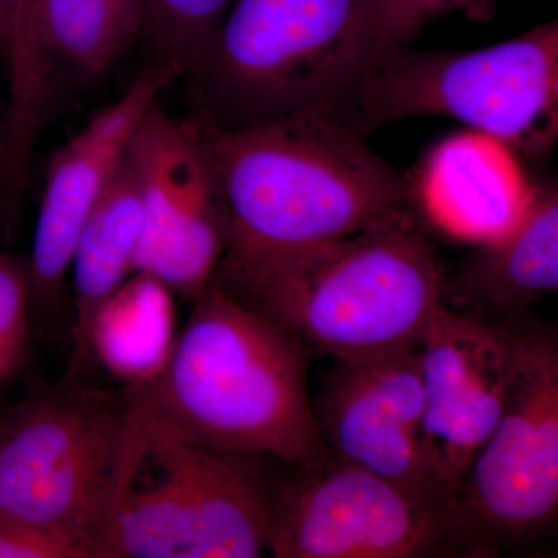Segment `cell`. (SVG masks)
Wrapping results in <instances>:
<instances>
[{"instance_id": "6da1fadb", "label": "cell", "mask_w": 558, "mask_h": 558, "mask_svg": "<svg viewBox=\"0 0 558 558\" xmlns=\"http://www.w3.org/2000/svg\"><path fill=\"white\" fill-rule=\"evenodd\" d=\"M186 120L222 219L215 278L266 269L416 209L409 180L329 117L296 113L236 130Z\"/></svg>"}, {"instance_id": "7a4b0ae2", "label": "cell", "mask_w": 558, "mask_h": 558, "mask_svg": "<svg viewBox=\"0 0 558 558\" xmlns=\"http://www.w3.org/2000/svg\"><path fill=\"white\" fill-rule=\"evenodd\" d=\"M168 365L134 405L186 438L263 454L281 464L319 461L307 387L310 349L213 281L196 300Z\"/></svg>"}, {"instance_id": "3957f363", "label": "cell", "mask_w": 558, "mask_h": 558, "mask_svg": "<svg viewBox=\"0 0 558 558\" xmlns=\"http://www.w3.org/2000/svg\"><path fill=\"white\" fill-rule=\"evenodd\" d=\"M391 44L376 0H233L183 76L191 116L236 130L310 112L352 130L360 86Z\"/></svg>"}, {"instance_id": "277c9868", "label": "cell", "mask_w": 558, "mask_h": 558, "mask_svg": "<svg viewBox=\"0 0 558 558\" xmlns=\"http://www.w3.org/2000/svg\"><path fill=\"white\" fill-rule=\"evenodd\" d=\"M442 279L411 209L347 240L215 281L310 351L357 360L416 348L442 306Z\"/></svg>"}, {"instance_id": "5b68a950", "label": "cell", "mask_w": 558, "mask_h": 558, "mask_svg": "<svg viewBox=\"0 0 558 558\" xmlns=\"http://www.w3.org/2000/svg\"><path fill=\"white\" fill-rule=\"evenodd\" d=\"M277 464L186 438L130 402L95 558L266 556Z\"/></svg>"}, {"instance_id": "8992f818", "label": "cell", "mask_w": 558, "mask_h": 558, "mask_svg": "<svg viewBox=\"0 0 558 558\" xmlns=\"http://www.w3.org/2000/svg\"><path fill=\"white\" fill-rule=\"evenodd\" d=\"M433 116L515 153L549 154L558 137V21L473 51L385 47L355 97L354 131L366 138L396 121Z\"/></svg>"}, {"instance_id": "52a82bcc", "label": "cell", "mask_w": 558, "mask_h": 558, "mask_svg": "<svg viewBox=\"0 0 558 558\" xmlns=\"http://www.w3.org/2000/svg\"><path fill=\"white\" fill-rule=\"evenodd\" d=\"M130 422L124 392L69 380L0 424V520L80 543L95 558Z\"/></svg>"}, {"instance_id": "ba28073f", "label": "cell", "mask_w": 558, "mask_h": 558, "mask_svg": "<svg viewBox=\"0 0 558 558\" xmlns=\"http://www.w3.org/2000/svg\"><path fill=\"white\" fill-rule=\"evenodd\" d=\"M457 557L526 546L558 512V348L532 326L505 413L449 499Z\"/></svg>"}, {"instance_id": "9c48e42d", "label": "cell", "mask_w": 558, "mask_h": 558, "mask_svg": "<svg viewBox=\"0 0 558 558\" xmlns=\"http://www.w3.org/2000/svg\"><path fill=\"white\" fill-rule=\"evenodd\" d=\"M288 469L271 499V557H457L446 499L411 494L330 454Z\"/></svg>"}, {"instance_id": "30bf717a", "label": "cell", "mask_w": 558, "mask_h": 558, "mask_svg": "<svg viewBox=\"0 0 558 558\" xmlns=\"http://www.w3.org/2000/svg\"><path fill=\"white\" fill-rule=\"evenodd\" d=\"M520 322L440 306L417 344L424 387V451L451 498L505 413L532 330Z\"/></svg>"}, {"instance_id": "8fae6325", "label": "cell", "mask_w": 558, "mask_h": 558, "mask_svg": "<svg viewBox=\"0 0 558 558\" xmlns=\"http://www.w3.org/2000/svg\"><path fill=\"white\" fill-rule=\"evenodd\" d=\"M140 191L143 229L135 271L160 279L186 301L215 281L226 248L207 160L189 120L154 102L128 146Z\"/></svg>"}, {"instance_id": "7c38bea8", "label": "cell", "mask_w": 558, "mask_h": 558, "mask_svg": "<svg viewBox=\"0 0 558 558\" xmlns=\"http://www.w3.org/2000/svg\"><path fill=\"white\" fill-rule=\"evenodd\" d=\"M314 402L323 446L343 464L411 494L446 499L424 451V387L416 348L333 360Z\"/></svg>"}, {"instance_id": "4fadbf2b", "label": "cell", "mask_w": 558, "mask_h": 558, "mask_svg": "<svg viewBox=\"0 0 558 558\" xmlns=\"http://www.w3.org/2000/svg\"><path fill=\"white\" fill-rule=\"evenodd\" d=\"M180 78L183 72L175 65L148 62L116 101L95 113L78 134L54 150L27 258L33 318L60 306L84 223L126 156L140 120Z\"/></svg>"}, {"instance_id": "5bb4252c", "label": "cell", "mask_w": 558, "mask_h": 558, "mask_svg": "<svg viewBox=\"0 0 558 558\" xmlns=\"http://www.w3.org/2000/svg\"><path fill=\"white\" fill-rule=\"evenodd\" d=\"M532 190L515 150L472 130L438 143L411 186L417 213L444 233L476 245L508 231Z\"/></svg>"}, {"instance_id": "9a60e30c", "label": "cell", "mask_w": 558, "mask_h": 558, "mask_svg": "<svg viewBox=\"0 0 558 558\" xmlns=\"http://www.w3.org/2000/svg\"><path fill=\"white\" fill-rule=\"evenodd\" d=\"M558 288V191L534 186L519 220L480 244L453 274H444L442 304L488 318L520 322Z\"/></svg>"}, {"instance_id": "2e32d148", "label": "cell", "mask_w": 558, "mask_h": 558, "mask_svg": "<svg viewBox=\"0 0 558 558\" xmlns=\"http://www.w3.org/2000/svg\"><path fill=\"white\" fill-rule=\"evenodd\" d=\"M142 229V191L126 150L119 170L84 223L70 260L73 319L69 380H75L90 362L89 329L95 312L135 274Z\"/></svg>"}, {"instance_id": "e0dca14e", "label": "cell", "mask_w": 558, "mask_h": 558, "mask_svg": "<svg viewBox=\"0 0 558 558\" xmlns=\"http://www.w3.org/2000/svg\"><path fill=\"white\" fill-rule=\"evenodd\" d=\"M179 296L160 279L135 271L92 318L89 355L124 391L148 387L179 339Z\"/></svg>"}, {"instance_id": "ac0fdd59", "label": "cell", "mask_w": 558, "mask_h": 558, "mask_svg": "<svg viewBox=\"0 0 558 558\" xmlns=\"http://www.w3.org/2000/svg\"><path fill=\"white\" fill-rule=\"evenodd\" d=\"M43 24L53 60L86 75H105L135 40L109 0H43Z\"/></svg>"}, {"instance_id": "d6986e66", "label": "cell", "mask_w": 558, "mask_h": 558, "mask_svg": "<svg viewBox=\"0 0 558 558\" xmlns=\"http://www.w3.org/2000/svg\"><path fill=\"white\" fill-rule=\"evenodd\" d=\"M233 0H143L140 40L149 62L175 65L183 76L196 64Z\"/></svg>"}, {"instance_id": "ffe728a7", "label": "cell", "mask_w": 558, "mask_h": 558, "mask_svg": "<svg viewBox=\"0 0 558 558\" xmlns=\"http://www.w3.org/2000/svg\"><path fill=\"white\" fill-rule=\"evenodd\" d=\"M7 22L9 89L33 97L49 87L53 57L43 24V0H2Z\"/></svg>"}, {"instance_id": "44dd1931", "label": "cell", "mask_w": 558, "mask_h": 558, "mask_svg": "<svg viewBox=\"0 0 558 558\" xmlns=\"http://www.w3.org/2000/svg\"><path fill=\"white\" fill-rule=\"evenodd\" d=\"M32 330L27 259L0 252V385L13 379L31 357Z\"/></svg>"}, {"instance_id": "7402d4cb", "label": "cell", "mask_w": 558, "mask_h": 558, "mask_svg": "<svg viewBox=\"0 0 558 558\" xmlns=\"http://www.w3.org/2000/svg\"><path fill=\"white\" fill-rule=\"evenodd\" d=\"M392 44H409L428 21L454 10L478 9L492 0H376Z\"/></svg>"}, {"instance_id": "603a6c76", "label": "cell", "mask_w": 558, "mask_h": 558, "mask_svg": "<svg viewBox=\"0 0 558 558\" xmlns=\"http://www.w3.org/2000/svg\"><path fill=\"white\" fill-rule=\"evenodd\" d=\"M0 558H92L73 539L0 520Z\"/></svg>"}, {"instance_id": "cb8c5ba5", "label": "cell", "mask_w": 558, "mask_h": 558, "mask_svg": "<svg viewBox=\"0 0 558 558\" xmlns=\"http://www.w3.org/2000/svg\"><path fill=\"white\" fill-rule=\"evenodd\" d=\"M121 27L137 43L143 25V0H109Z\"/></svg>"}, {"instance_id": "d4e9b609", "label": "cell", "mask_w": 558, "mask_h": 558, "mask_svg": "<svg viewBox=\"0 0 558 558\" xmlns=\"http://www.w3.org/2000/svg\"><path fill=\"white\" fill-rule=\"evenodd\" d=\"M2 167H3V149L0 145V180H2Z\"/></svg>"}, {"instance_id": "484cf974", "label": "cell", "mask_w": 558, "mask_h": 558, "mask_svg": "<svg viewBox=\"0 0 558 558\" xmlns=\"http://www.w3.org/2000/svg\"><path fill=\"white\" fill-rule=\"evenodd\" d=\"M0 145H2V149H3V128H2V120H0Z\"/></svg>"}]
</instances>
